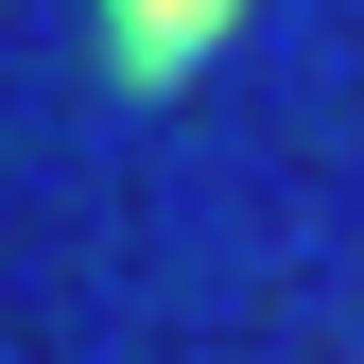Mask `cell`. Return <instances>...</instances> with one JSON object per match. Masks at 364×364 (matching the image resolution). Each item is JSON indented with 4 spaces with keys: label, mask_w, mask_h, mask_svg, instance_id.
Here are the masks:
<instances>
[{
    "label": "cell",
    "mask_w": 364,
    "mask_h": 364,
    "mask_svg": "<svg viewBox=\"0 0 364 364\" xmlns=\"http://www.w3.org/2000/svg\"><path fill=\"white\" fill-rule=\"evenodd\" d=\"M87 18H105V87L122 105H173V87L243 35V0H87Z\"/></svg>",
    "instance_id": "1"
}]
</instances>
